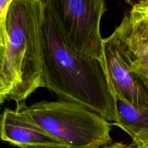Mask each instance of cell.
Instances as JSON below:
<instances>
[{
  "label": "cell",
  "instance_id": "3957f363",
  "mask_svg": "<svg viewBox=\"0 0 148 148\" xmlns=\"http://www.w3.org/2000/svg\"><path fill=\"white\" fill-rule=\"evenodd\" d=\"M16 109L31 125L66 148H100L111 142V124L82 106L66 101L17 103Z\"/></svg>",
  "mask_w": 148,
  "mask_h": 148
},
{
  "label": "cell",
  "instance_id": "30bf717a",
  "mask_svg": "<svg viewBox=\"0 0 148 148\" xmlns=\"http://www.w3.org/2000/svg\"><path fill=\"white\" fill-rule=\"evenodd\" d=\"M4 53H5V50L0 47V104H2L4 101H5L4 92H3L2 81H1V69H2V64L3 60H4Z\"/></svg>",
  "mask_w": 148,
  "mask_h": 148
},
{
  "label": "cell",
  "instance_id": "277c9868",
  "mask_svg": "<svg viewBox=\"0 0 148 148\" xmlns=\"http://www.w3.org/2000/svg\"><path fill=\"white\" fill-rule=\"evenodd\" d=\"M65 40L80 56L103 61L100 23L106 10L103 0H47Z\"/></svg>",
  "mask_w": 148,
  "mask_h": 148
},
{
  "label": "cell",
  "instance_id": "52a82bcc",
  "mask_svg": "<svg viewBox=\"0 0 148 148\" xmlns=\"http://www.w3.org/2000/svg\"><path fill=\"white\" fill-rule=\"evenodd\" d=\"M116 120L113 124L132 138L130 147L148 148V106L116 100Z\"/></svg>",
  "mask_w": 148,
  "mask_h": 148
},
{
  "label": "cell",
  "instance_id": "9c48e42d",
  "mask_svg": "<svg viewBox=\"0 0 148 148\" xmlns=\"http://www.w3.org/2000/svg\"><path fill=\"white\" fill-rule=\"evenodd\" d=\"M128 14L130 20L137 23L148 35V0L134 3Z\"/></svg>",
  "mask_w": 148,
  "mask_h": 148
},
{
  "label": "cell",
  "instance_id": "5b68a950",
  "mask_svg": "<svg viewBox=\"0 0 148 148\" xmlns=\"http://www.w3.org/2000/svg\"><path fill=\"white\" fill-rule=\"evenodd\" d=\"M103 62L116 100L148 106V83L133 66L119 27L104 39Z\"/></svg>",
  "mask_w": 148,
  "mask_h": 148
},
{
  "label": "cell",
  "instance_id": "6da1fadb",
  "mask_svg": "<svg viewBox=\"0 0 148 148\" xmlns=\"http://www.w3.org/2000/svg\"><path fill=\"white\" fill-rule=\"evenodd\" d=\"M41 42V87L63 101L82 106L114 123L116 120V100L104 62L83 57L69 47L47 0H43Z\"/></svg>",
  "mask_w": 148,
  "mask_h": 148
},
{
  "label": "cell",
  "instance_id": "7a4b0ae2",
  "mask_svg": "<svg viewBox=\"0 0 148 148\" xmlns=\"http://www.w3.org/2000/svg\"><path fill=\"white\" fill-rule=\"evenodd\" d=\"M43 12V0H12L9 7L1 81L4 99L17 104L41 88Z\"/></svg>",
  "mask_w": 148,
  "mask_h": 148
},
{
  "label": "cell",
  "instance_id": "7c38bea8",
  "mask_svg": "<svg viewBox=\"0 0 148 148\" xmlns=\"http://www.w3.org/2000/svg\"><path fill=\"white\" fill-rule=\"evenodd\" d=\"M1 104H0V124H1Z\"/></svg>",
  "mask_w": 148,
  "mask_h": 148
},
{
  "label": "cell",
  "instance_id": "5bb4252c",
  "mask_svg": "<svg viewBox=\"0 0 148 148\" xmlns=\"http://www.w3.org/2000/svg\"><path fill=\"white\" fill-rule=\"evenodd\" d=\"M30 148H34V147H30Z\"/></svg>",
  "mask_w": 148,
  "mask_h": 148
},
{
  "label": "cell",
  "instance_id": "8992f818",
  "mask_svg": "<svg viewBox=\"0 0 148 148\" xmlns=\"http://www.w3.org/2000/svg\"><path fill=\"white\" fill-rule=\"evenodd\" d=\"M0 139L20 148H66L44 132L29 124L16 108H6L3 112Z\"/></svg>",
  "mask_w": 148,
  "mask_h": 148
},
{
  "label": "cell",
  "instance_id": "4fadbf2b",
  "mask_svg": "<svg viewBox=\"0 0 148 148\" xmlns=\"http://www.w3.org/2000/svg\"><path fill=\"white\" fill-rule=\"evenodd\" d=\"M130 148H133V147H130Z\"/></svg>",
  "mask_w": 148,
  "mask_h": 148
},
{
  "label": "cell",
  "instance_id": "8fae6325",
  "mask_svg": "<svg viewBox=\"0 0 148 148\" xmlns=\"http://www.w3.org/2000/svg\"><path fill=\"white\" fill-rule=\"evenodd\" d=\"M103 148H130V147L123 144V143H114L111 145H108L104 146Z\"/></svg>",
  "mask_w": 148,
  "mask_h": 148
},
{
  "label": "cell",
  "instance_id": "ba28073f",
  "mask_svg": "<svg viewBox=\"0 0 148 148\" xmlns=\"http://www.w3.org/2000/svg\"><path fill=\"white\" fill-rule=\"evenodd\" d=\"M119 27L133 66L148 83V35L125 14Z\"/></svg>",
  "mask_w": 148,
  "mask_h": 148
}]
</instances>
